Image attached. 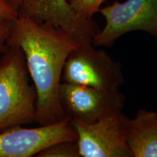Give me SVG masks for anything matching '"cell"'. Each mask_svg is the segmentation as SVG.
<instances>
[{"instance_id": "9", "label": "cell", "mask_w": 157, "mask_h": 157, "mask_svg": "<svg viewBox=\"0 0 157 157\" xmlns=\"http://www.w3.org/2000/svg\"><path fill=\"white\" fill-rule=\"evenodd\" d=\"M127 141L134 157H157V112L141 109L125 119Z\"/></svg>"}, {"instance_id": "11", "label": "cell", "mask_w": 157, "mask_h": 157, "mask_svg": "<svg viewBox=\"0 0 157 157\" xmlns=\"http://www.w3.org/2000/svg\"><path fill=\"white\" fill-rule=\"evenodd\" d=\"M105 0H68L72 7L82 16L93 18L96 13L99 12Z\"/></svg>"}, {"instance_id": "2", "label": "cell", "mask_w": 157, "mask_h": 157, "mask_svg": "<svg viewBox=\"0 0 157 157\" xmlns=\"http://www.w3.org/2000/svg\"><path fill=\"white\" fill-rule=\"evenodd\" d=\"M23 52L7 45L0 58V132L35 121L36 93Z\"/></svg>"}, {"instance_id": "10", "label": "cell", "mask_w": 157, "mask_h": 157, "mask_svg": "<svg viewBox=\"0 0 157 157\" xmlns=\"http://www.w3.org/2000/svg\"><path fill=\"white\" fill-rule=\"evenodd\" d=\"M37 157H81L76 141L66 140L56 143L39 153Z\"/></svg>"}, {"instance_id": "3", "label": "cell", "mask_w": 157, "mask_h": 157, "mask_svg": "<svg viewBox=\"0 0 157 157\" xmlns=\"http://www.w3.org/2000/svg\"><path fill=\"white\" fill-rule=\"evenodd\" d=\"M62 78L64 82L103 91H119L124 83L121 65L92 42H82L68 55Z\"/></svg>"}, {"instance_id": "6", "label": "cell", "mask_w": 157, "mask_h": 157, "mask_svg": "<svg viewBox=\"0 0 157 157\" xmlns=\"http://www.w3.org/2000/svg\"><path fill=\"white\" fill-rule=\"evenodd\" d=\"M66 140H77V133L68 117L32 128L15 127L0 132V157L36 156L49 146Z\"/></svg>"}, {"instance_id": "12", "label": "cell", "mask_w": 157, "mask_h": 157, "mask_svg": "<svg viewBox=\"0 0 157 157\" xmlns=\"http://www.w3.org/2000/svg\"><path fill=\"white\" fill-rule=\"evenodd\" d=\"M14 21L0 17V53H2L7 48V39Z\"/></svg>"}, {"instance_id": "13", "label": "cell", "mask_w": 157, "mask_h": 157, "mask_svg": "<svg viewBox=\"0 0 157 157\" xmlns=\"http://www.w3.org/2000/svg\"><path fill=\"white\" fill-rule=\"evenodd\" d=\"M18 15V10L14 8L9 0H0V17L14 21Z\"/></svg>"}, {"instance_id": "4", "label": "cell", "mask_w": 157, "mask_h": 157, "mask_svg": "<svg viewBox=\"0 0 157 157\" xmlns=\"http://www.w3.org/2000/svg\"><path fill=\"white\" fill-rule=\"evenodd\" d=\"M105 20L102 30L95 35V47H111L121 36L143 31L157 39V0L116 1L99 10Z\"/></svg>"}, {"instance_id": "1", "label": "cell", "mask_w": 157, "mask_h": 157, "mask_svg": "<svg viewBox=\"0 0 157 157\" xmlns=\"http://www.w3.org/2000/svg\"><path fill=\"white\" fill-rule=\"evenodd\" d=\"M83 42L62 29L20 13L13 21L7 44L18 47L24 54L36 90L35 122L39 125L50 124L67 117L59 98L60 80L68 55Z\"/></svg>"}, {"instance_id": "14", "label": "cell", "mask_w": 157, "mask_h": 157, "mask_svg": "<svg viewBox=\"0 0 157 157\" xmlns=\"http://www.w3.org/2000/svg\"><path fill=\"white\" fill-rule=\"evenodd\" d=\"M23 0H9V2H10L12 5L14 7V8H15L17 10H18L19 12V8L21 7V4H22Z\"/></svg>"}, {"instance_id": "5", "label": "cell", "mask_w": 157, "mask_h": 157, "mask_svg": "<svg viewBox=\"0 0 157 157\" xmlns=\"http://www.w3.org/2000/svg\"><path fill=\"white\" fill-rule=\"evenodd\" d=\"M122 109L115 110L92 124L71 120L77 133L81 157H134L127 141Z\"/></svg>"}, {"instance_id": "8", "label": "cell", "mask_w": 157, "mask_h": 157, "mask_svg": "<svg viewBox=\"0 0 157 157\" xmlns=\"http://www.w3.org/2000/svg\"><path fill=\"white\" fill-rule=\"evenodd\" d=\"M19 13L37 23L60 29L82 40L93 42L99 32L93 18L81 15L67 0H23Z\"/></svg>"}, {"instance_id": "7", "label": "cell", "mask_w": 157, "mask_h": 157, "mask_svg": "<svg viewBox=\"0 0 157 157\" xmlns=\"http://www.w3.org/2000/svg\"><path fill=\"white\" fill-rule=\"evenodd\" d=\"M59 98L65 114L71 120L95 122L115 110L122 109L125 96L119 91H103L81 84L63 82Z\"/></svg>"}]
</instances>
